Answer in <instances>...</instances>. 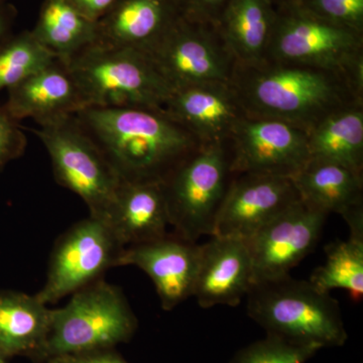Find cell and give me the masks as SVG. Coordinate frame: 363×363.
Instances as JSON below:
<instances>
[{
	"instance_id": "cell-1",
	"label": "cell",
	"mask_w": 363,
	"mask_h": 363,
	"mask_svg": "<svg viewBox=\"0 0 363 363\" xmlns=\"http://www.w3.org/2000/svg\"><path fill=\"white\" fill-rule=\"evenodd\" d=\"M75 116L121 182L161 184L202 145L164 109L87 107Z\"/></svg>"
},
{
	"instance_id": "cell-2",
	"label": "cell",
	"mask_w": 363,
	"mask_h": 363,
	"mask_svg": "<svg viewBox=\"0 0 363 363\" xmlns=\"http://www.w3.org/2000/svg\"><path fill=\"white\" fill-rule=\"evenodd\" d=\"M231 87L245 116L277 119L309 133L334 112L363 102V89L340 74L260 61L238 64Z\"/></svg>"
},
{
	"instance_id": "cell-3",
	"label": "cell",
	"mask_w": 363,
	"mask_h": 363,
	"mask_svg": "<svg viewBox=\"0 0 363 363\" xmlns=\"http://www.w3.org/2000/svg\"><path fill=\"white\" fill-rule=\"evenodd\" d=\"M247 298L248 316L267 335L320 348L338 347L347 340L339 303L310 281L290 274L259 281Z\"/></svg>"
},
{
	"instance_id": "cell-4",
	"label": "cell",
	"mask_w": 363,
	"mask_h": 363,
	"mask_svg": "<svg viewBox=\"0 0 363 363\" xmlns=\"http://www.w3.org/2000/svg\"><path fill=\"white\" fill-rule=\"evenodd\" d=\"M87 107L159 109L173 92L145 52L92 45L64 61Z\"/></svg>"
},
{
	"instance_id": "cell-5",
	"label": "cell",
	"mask_w": 363,
	"mask_h": 363,
	"mask_svg": "<svg viewBox=\"0 0 363 363\" xmlns=\"http://www.w3.org/2000/svg\"><path fill=\"white\" fill-rule=\"evenodd\" d=\"M71 296L68 304L52 309L45 362L57 355L116 348L135 335L138 319L118 286L100 279Z\"/></svg>"
},
{
	"instance_id": "cell-6",
	"label": "cell",
	"mask_w": 363,
	"mask_h": 363,
	"mask_svg": "<svg viewBox=\"0 0 363 363\" xmlns=\"http://www.w3.org/2000/svg\"><path fill=\"white\" fill-rule=\"evenodd\" d=\"M276 16L266 61L345 76L363 89L362 33L335 25L294 4Z\"/></svg>"
},
{
	"instance_id": "cell-7",
	"label": "cell",
	"mask_w": 363,
	"mask_h": 363,
	"mask_svg": "<svg viewBox=\"0 0 363 363\" xmlns=\"http://www.w3.org/2000/svg\"><path fill=\"white\" fill-rule=\"evenodd\" d=\"M233 177L227 143L201 145L186 157L161 183L175 233L192 242L213 235Z\"/></svg>"
},
{
	"instance_id": "cell-8",
	"label": "cell",
	"mask_w": 363,
	"mask_h": 363,
	"mask_svg": "<svg viewBox=\"0 0 363 363\" xmlns=\"http://www.w3.org/2000/svg\"><path fill=\"white\" fill-rule=\"evenodd\" d=\"M39 125L33 133L49 154L55 180L85 202L90 216L106 221L121 181L96 143L75 114Z\"/></svg>"
},
{
	"instance_id": "cell-9",
	"label": "cell",
	"mask_w": 363,
	"mask_h": 363,
	"mask_svg": "<svg viewBox=\"0 0 363 363\" xmlns=\"http://www.w3.org/2000/svg\"><path fill=\"white\" fill-rule=\"evenodd\" d=\"M123 248L106 222L89 215L55 242L47 279L35 296L45 305L55 304L104 279L109 269L118 267Z\"/></svg>"
},
{
	"instance_id": "cell-10",
	"label": "cell",
	"mask_w": 363,
	"mask_h": 363,
	"mask_svg": "<svg viewBox=\"0 0 363 363\" xmlns=\"http://www.w3.org/2000/svg\"><path fill=\"white\" fill-rule=\"evenodd\" d=\"M145 52L173 90L229 83L235 66L218 30L184 16Z\"/></svg>"
},
{
	"instance_id": "cell-11",
	"label": "cell",
	"mask_w": 363,
	"mask_h": 363,
	"mask_svg": "<svg viewBox=\"0 0 363 363\" xmlns=\"http://www.w3.org/2000/svg\"><path fill=\"white\" fill-rule=\"evenodd\" d=\"M231 172L294 176L309 162L308 133L293 124L245 116L228 142Z\"/></svg>"
},
{
	"instance_id": "cell-12",
	"label": "cell",
	"mask_w": 363,
	"mask_h": 363,
	"mask_svg": "<svg viewBox=\"0 0 363 363\" xmlns=\"http://www.w3.org/2000/svg\"><path fill=\"white\" fill-rule=\"evenodd\" d=\"M327 216L300 199L245 240L253 284L288 276L316 247Z\"/></svg>"
},
{
	"instance_id": "cell-13",
	"label": "cell",
	"mask_w": 363,
	"mask_h": 363,
	"mask_svg": "<svg viewBox=\"0 0 363 363\" xmlns=\"http://www.w3.org/2000/svg\"><path fill=\"white\" fill-rule=\"evenodd\" d=\"M300 199L291 176L259 173L233 175L217 217L213 235L247 240Z\"/></svg>"
},
{
	"instance_id": "cell-14",
	"label": "cell",
	"mask_w": 363,
	"mask_h": 363,
	"mask_svg": "<svg viewBox=\"0 0 363 363\" xmlns=\"http://www.w3.org/2000/svg\"><path fill=\"white\" fill-rule=\"evenodd\" d=\"M200 245L174 233L123 248L118 267L133 266L152 279L162 309L171 311L193 297Z\"/></svg>"
},
{
	"instance_id": "cell-15",
	"label": "cell",
	"mask_w": 363,
	"mask_h": 363,
	"mask_svg": "<svg viewBox=\"0 0 363 363\" xmlns=\"http://www.w3.org/2000/svg\"><path fill=\"white\" fill-rule=\"evenodd\" d=\"M211 238L200 245L193 297L204 309L219 305L235 307L253 285L250 250L245 240L226 236Z\"/></svg>"
},
{
	"instance_id": "cell-16",
	"label": "cell",
	"mask_w": 363,
	"mask_h": 363,
	"mask_svg": "<svg viewBox=\"0 0 363 363\" xmlns=\"http://www.w3.org/2000/svg\"><path fill=\"white\" fill-rule=\"evenodd\" d=\"M164 111L202 145L228 142L234 126L245 116L229 83L173 90Z\"/></svg>"
},
{
	"instance_id": "cell-17",
	"label": "cell",
	"mask_w": 363,
	"mask_h": 363,
	"mask_svg": "<svg viewBox=\"0 0 363 363\" xmlns=\"http://www.w3.org/2000/svg\"><path fill=\"white\" fill-rule=\"evenodd\" d=\"M7 93L4 107L18 123L30 117L43 124L86 108L75 78L60 59L9 88Z\"/></svg>"
},
{
	"instance_id": "cell-18",
	"label": "cell",
	"mask_w": 363,
	"mask_h": 363,
	"mask_svg": "<svg viewBox=\"0 0 363 363\" xmlns=\"http://www.w3.org/2000/svg\"><path fill=\"white\" fill-rule=\"evenodd\" d=\"M301 199L341 215L350 231H363V176L335 162L310 159L292 176Z\"/></svg>"
},
{
	"instance_id": "cell-19",
	"label": "cell",
	"mask_w": 363,
	"mask_h": 363,
	"mask_svg": "<svg viewBox=\"0 0 363 363\" xmlns=\"http://www.w3.org/2000/svg\"><path fill=\"white\" fill-rule=\"evenodd\" d=\"M181 16L176 0H118L98 21L94 45L145 52Z\"/></svg>"
},
{
	"instance_id": "cell-20",
	"label": "cell",
	"mask_w": 363,
	"mask_h": 363,
	"mask_svg": "<svg viewBox=\"0 0 363 363\" xmlns=\"http://www.w3.org/2000/svg\"><path fill=\"white\" fill-rule=\"evenodd\" d=\"M105 222L123 247L166 235L171 225L161 184L121 182Z\"/></svg>"
},
{
	"instance_id": "cell-21",
	"label": "cell",
	"mask_w": 363,
	"mask_h": 363,
	"mask_svg": "<svg viewBox=\"0 0 363 363\" xmlns=\"http://www.w3.org/2000/svg\"><path fill=\"white\" fill-rule=\"evenodd\" d=\"M52 309L37 296L0 291V355L45 363Z\"/></svg>"
},
{
	"instance_id": "cell-22",
	"label": "cell",
	"mask_w": 363,
	"mask_h": 363,
	"mask_svg": "<svg viewBox=\"0 0 363 363\" xmlns=\"http://www.w3.org/2000/svg\"><path fill=\"white\" fill-rule=\"evenodd\" d=\"M276 16L271 0H228L218 32L235 63L264 61Z\"/></svg>"
},
{
	"instance_id": "cell-23",
	"label": "cell",
	"mask_w": 363,
	"mask_h": 363,
	"mask_svg": "<svg viewBox=\"0 0 363 363\" xmlns=\"http://www.w3.org/2000/svg\"><path fill=\"white\" fill-rule=\"evenodd\" d=\"M310 159L363 172V102L326 117L308 133Z\"/></svg>"
},
{
	"instance_id": "cell-24",
	"label": "cell",
	"mask_w": 363,
	"mask_h": 363,
	"mask_svg": "<svg viewBox=\"0 0 363 363\" xmlns=\"http://www.w3.org/2000/svg\"><path fill=\"white\" fill-rule=\"evenodd\" d=\"M32 33L57 58L67 61L95 44L97 23L82 16L70 0H44Z\"/></svg>"
},
{
	"instance_id": "cell-25",
	"label": "cell",
	"mask_w": 363,
	"mask_h": 363,
	"mask_svg": "<svg viewBox=\"0 0 363 363\" xmlns=\"http://www.w3.org/2000/svg\"><path fill=\"white\" fill-rule=\"evenodd\" d=\"M324 264L313 272L310 283L317 290L330 293L342 289L355 302L363 297V231H352L345 241L326 247Z\"/></svg>"
},
{
	"instance_id": "cell-26",
	"label": "cell",
	"mask_w": 363,
	"mask_h": 363,
	"mask_svg": "<svg viewBox=\"0 0 363 363\" xmlns=\"http://www.w3.org/2000/svg\"><path fill=\"white\" fill-rule=\"evenodd\" d=\"M57 58L32 30L14 33L0 45V92L9 90Z\"/></svg>"
},
{
	"instance_id": "cell-27",
	"label": "cell",
	"mask_w": 363,
	"mask_h": 363,
	"mask_svg": "<svg viewBox=\"0 0 363 363\" xmlns=\"http://www.w3.org/2000/svg\"><path fill=\"white\" fill-rule=\"evenodd\" d=\"M321 350L315 345H298L267 335L241 350L230 363H305Z\"/></svg>"
},
{
	"instance_id": "cell-28",
	"label": "cell",
	"mask_w": 363,
	"mask_h": 363,
	"mask_svg": "<svg viewBox=\"0 0 363 363\" xmlns=\"http://www.w3.org/2000/svg\"><path fill=\"white\" fill-rule=\"evenodd\" d=\"M292 4L322 20L362 33L363 0H295Z\"/></svg>"
},
{
	"instance_id": "cell-29",
	"label": "cell",
	"mask_w": 363,
	"mask_h": 363,
	"mask_svg": "<svg viewBox=\"0 0 363 363\" xmlns=\"http://www.w3.org/2000/svg\"><path fill=\"white\" fill-rule=\"evenodd\" d=\"M28 140L18 121L0 106V171L25 154Z\"/></svg>"
},
{
	"instance_id": "cell-30",
	"label": "cell",
	"mask_w": 363,
	"mask_h": 363,
	"mask_svg": "<svg viewBox=\"0 0 363 363\" xmlns=\"http://www.w3.org/2000/svg\"><path fill=\"white\" fill-rule=\"evenodd\" d=\"M45 363H128L114 348L52 357Z\"/></svg>"
},
{
	"instance_id": "cell-31",
	"label": "cell",
	"mask_w": 363,
	"mask_h": 363,
	"mask_svg": "<svg viewBox=\"0 0 363 363\" xmlns=\"http://www.w3.org/2000/svg\"><path fill=\"white\" fill-rule=\"evenodd\" d=\"M226 0H176L182 14L190 20L203 21L210 18Z\"/></svg>"
},
{
	"instance_id": "cell-32",
	"label": "cell",
	"mask_w": 363,
	"mask_h": 363,
	"mask_svg": "<svg viewBox=\"0 0 363 363\" xmlns=\"http://www.w3.org/2000/svg\"><path fill=\"white\" fill-rule=\"evenodd\" d=\"M87 20L97 23L111 13L118 0H70Z\"/></svg>"
},
{
	"instance_id": "cell-33",
	"label": "cell",
	"mask_w": 363,
	"mask_h": 363,
	"mask_svg": "<svg viewBox=\"0 0 363 363\" xmlns=\"http://www.w3.org/2000/svg\"><path fill=\"white\" fill-rule=\"evenodd\" d=\"M16 9L7 0H0V45L13 35Z\"/></svg>"
},
{
	"instance_id": "cell-34",
	"label": "cell",
	"mask_w": 363,
	"mask_h": 363,
	"mask_svg": "<svg viewBox=\"0 0 363 363\" xmlns=\"http://www.w3.org/2000/svg\"><path fill=\"white\" fill-rule=\"evenodd\" d=\"M0 363H6V358L2 357L1 355H0Z\"/></svg>"
},
{
	"instance_id": "cell-35",
	"label": "cell",
	"mask_w": 363,
	"mask_h": 363,
	"mask_svg": "<svg viewBox=\"0 0 363 363\" xmlns=\"http://www.w3.org/2000/svg\"><path fill=\"white\" fill-rule=\"evenodd\" d=\"M294 1H295V0H294Z\"/></svg>"
}]
</instances>
